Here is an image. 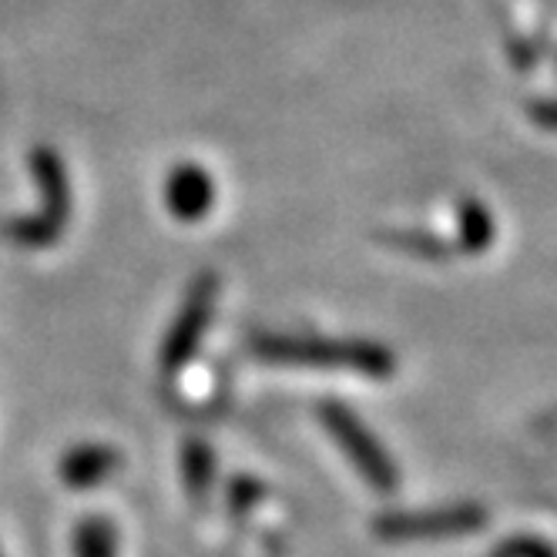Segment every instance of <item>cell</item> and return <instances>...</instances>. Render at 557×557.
<instances>
[{
    "mask_svg": "<svg viewBox=\"0 0 557 557\" xmlns=\"http://www.w3.org/2000/svg\"><path fill=\"white\" fill-rule=\"evenodd\" d=\"M256 360L269 367H306V370H346L370 380H389L400 360L386 343L376 339H326L293 333H259L249 339Z\"/></svg>",
    "mask_w": 557,
    "mask_h": 557,
    "instance_id": "1",
    "label": "cell"
},
{
    "mask_svg": "<svg viewBox=\"0 0 557 557\" xmlns=\"http://www.w3.org/2000/svg\"><path fill=\"white\" fill-rule=\"evenodd\" d=\"M30 178L37 185L41 206H37V212L4 219L0 222V235H4L8 243L17 249H51L67 232L71 209H74L64 158L51 145H37L30 151Z\"/></svg>",
    "mask_w": 557,
    "mask_h": 557,
    "instance_id": "2",
    "label": "cell"
},
{
    "mask_svg": "<svg viewBox=\"0 0 557 557\" xmlns=\"http://www.w3.org/2000/svg\"><path fill=\"white\" fill-rule=\"evenodd\" d=\"M320 420L336 441V447L349 457L352 470L360 473L373 491L393 494L400 487V467H396L389 450L380 444V436L360 420V413L349 404H339V400L320 404Z\"/></svg>",
    "mask_w": 557,
    "mask_h": 557,
    "instance_id": "3",
    "label": "cell"
},
{
    "mask_svg": "<svg viewBox=\"0 0 557 557\" xmlns=\"http://www.w3.org/2000/svg\"><path fill=\"white\" fill-rule=\"evenodd\" d=\"M219 293H222V278L212 269H202L188 283V289H185V296L178 302L175 320L165 330L162 349H158L162 373L175 376L195 360L198 346H202V339H206V333H209V326L215 320Z\"/></svg>",
    "mask_w": 557,
    "mask_h": 557,
    "instance_id": "4",
    "label": "cell"
},
{
    "mask_svg": "<svg viewBox=\"0 0 557 557\" xmlns=\"http://www.w3.org/2000/svg\"><path fill=\"white\" fill-rule=\"evenodd\" d=\"M487 528V510L481 504H444L423 510H386L373 521L380 541H436L463 537Z\"/></svg>",
    "mask_w": 557,
    "mask_h": 557,
    "instance_id": "5",
    "label": "cell"
},
{
    "mask_svg": "<svg viewBox=\"0 0 557 557\" xmlns=\"http://www.w3.org/2000/svg\"><path fill=\"white\" fill-rule=\"evenodd\" d=\"M165 209L178 222H202L215 209V178L198 162H178L165 178Z\"/></svg>",
    "mask_w": 557,
    "mask_h": 557,
    "instance_id": "6",
    "label": "cell"
},
{
    "mask_svg": "<svg viewBox=\"0 0 557 557\" xmlns=\"http://www.w3.org/2000/svg\"><path fill=\"white\" fill-rule=\"evenodd\" d=\"M122 470V450L114 444H77L71 447L61 463H58V476L61 484L71 491H91Z\"/></svg>",
    "mask_w": 557,
    "mask_h": 557,
    "instance_id": "7",
    "label": "cell"
},
{
    "mask_svg": "<svg viewBox=\"0 0 557 557\" xmlns=\"http://www.w3.org/2000/svg\"><path fill=\"white\" fill-rule=\"evenodd\" d=\"M178 467H182V484H185L188 500L195 507L209 504L215 476H219V457H215L212 444L202 441V436H188L178 450Z\"/></svg>",
    "mask_w": 557,
    "mask_h": 557,
    "instance_id": "8",
    "label": "cell"
},
{
    "mask_svg": "<svg viewBox=\"0 0 557 557\" xmlns=\"http://www.w3.org/2000/svg\"><path fill=\"white\" fill-rule=\"evenodd\" d=\"M494 215L491 209L481 202V198H463L457 206V252L463 256H484L494 246Z\"/></svg>",
    "mask_w": 557,
    "mask_h": 557,
    "instance_id": "9",
    "label": "cell"
},
{
    "mask_svg": "<svg viewBox=\"0 0 557 557\" xmlns=\"http://www.w3.org/2000/svg\"><path fill=\"white\" fill-rule=\"evenodd\" d=\"M117 528L104 513H88L82 524L71 531V550L74 557H117Z\"/></svg>",
    "mask_w": 557,
    "mask_h": 557,
    "instance_id": "10",
    "label": "cell"
},
{
    "mask_svg": "<svg viewBox=\"0 0 557 557\" xmlns=\"http://www.w3.org/2000/svg\"><path fill=\"white\" fill-rule=\"evenodd\" d=\"M376 238L393 246L396 252H407V256L426 259V262H447L454 256V246L447 238H441L436 232H426V228H383Z\"/></svg>",
    "mask_w": 557,
    "mask_h": 557,
    "instance_id": "11",
    "label": "cell"
},
{
    "mask_svg": "<svg viewBox=\"0 0 557 557\" xmlns=\"http://www.w3.org/2000/svg\"><path fill=\"white\" fill-rule=\"evenodd\" d=\"M265 500V484L252 473H235L225 484V507L232 517H246Z\"/></svg>",
    "mask_w": 557,
    "mask_h": 557,
    "instance_id": "12",
    "label": "cell"
},
{
    "mask_svg": "<svg viewBox=\"0 0 557 557\" xmlns=\"http://www.w3.org/2000/svg\"><path fill=\"white\" fill-rule=\"evenodd\" d=\"M494 557H554L547 541L541 537H510L507 544H500L494 550Z\"/></svg>",
    "mask_w": 557,
    "mask_h": 557,
    "instance_id": "13",
    "label": "cell"
},
{
    "mask_svg": "<svg viewBox=\"0 0 557 557\" xmlns=\"http://www.w3.org/2000/svg\"><path fill=\"white\" fill-rule=\"evenodd\" d=\"M528 111L534 114V122L541 128H554V108H550V101H531Z\"/></svg>",
    "mask_w": 557,
    "mask_h": 557,
    "instance_id": "14",
    "label": "cell"
},
{
    "mask_svg": "<svg viewBox=\"0 0 557 557\" xmlns=\"http://www.w3.org/2000/svg\"><path fill=\"white\" fill-rule=\"evenodd\" d=\"M0 557H4V554H0Z\"/></svg>",
    "mask_w": 557,
    "mask_h": 557,
    "instance_id": "15",
    "label": "cell"
}]
</instances>
